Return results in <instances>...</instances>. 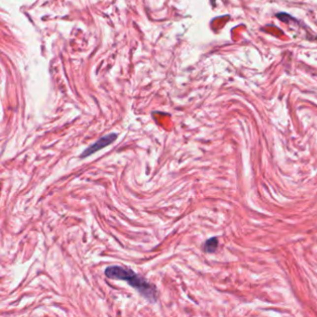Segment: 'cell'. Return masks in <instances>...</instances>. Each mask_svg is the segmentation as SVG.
I'll use <instances>...</instances> for the list:
<instances>
[{"label":"cell","mask_w":317,"mask_h":317,"mask_svg":"<svg viewBox=\"0 0 317 317\" xmlns=\"http://www.w3.org/2000/svg\"><path fill=\"white\" fill-rule=\"evenodd\" d=\"M104 275L110 279L125 281L151 303L158 301V293L157 287L147 282L142 276L137 275L129 268L123 267L120 265L109 266L105 269Z\"/></svg>","instance_id":"1"},{"label":"cell","mask_w":317,"mask_h":317,"mask_svg":"<svg viewBox=\"0 0 317 317\" xmlns=\"http://www.w3.org/2000/svg\"><path fill=\"white\" fill-rule=\"evenodd\" d=\"M117 139V133H110L105 136H102L96 142H94L91 146H89L87 149L84 150L83 153L80 155V158H89L90 156H92L93 154H95L96 152L101 150L102 148L108 146L110 144H112L113 142H115Z\"/></svg>","instance_id":"2"},{"label":"cell","mask_w":317,"mask_h":317,"mask_svg":"<svg viewBox=\"0 0 317 317\" xmlns=\"http://www.w3.org/2000/svg\"><path fill=\"white\" fill-rule=\"evenodd\" d=\"M218 239L216 237H212L209 240H207L204 245V250L208 253H213L217 250Z\"/></svg>","instance_id":"3"}]
</instances>
